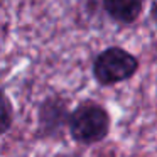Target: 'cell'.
Listing matches in <instances>:
<instances>
[{"mask_svg": "<svg viewBox=\"0 0 157 157\" xmlns=\"http://www.w3.org/2000/svg\"><path fill=\"white\" fill-rule=\"evenodd\" d=\"M150 17H152L154 21L157 22V0H154L152 7H150Z\"/></svg>", "mask_w": 157, "mask_h": 157, "instance_id": "obj_6", "label": "cell"}, {"mask_svg": "<svg viewBox=\"0 0 157 157\" xmlns=\"http://www.w3.org/2000/svg\"><path fill=\"white\" fill-rule=\"evenodd\" d=\"M68 103L61 96H49L39 106V132L42 135L59 132L63 125H68Z\"/></svg>", "mask_w": 157, "mask_h": 157, "instance_id": "obj_3", "label": "cell"}, {"mask_svg": "<svg viewBox=\"0 0 157 157\" xmlns=\"http://www.w3.org/2000/svg\"><path fill=\"white\" fill-rule=\"evenodd\" d=\"M93 78L101 86H113L130 79L139 71V59L123 48L103 49L93 59Z\"/></svg>", "mask_w": 157, "mask_h": 157, "instance_id": "obj_2", "label": "cell"}, {"mask_svg": "<svg viewBox=\"0 0 157 157\" xmlns=\"http://www.w3.org/2000/svg\"><path fill=\"white\" fill-rule=\"evenodd\" d=\"M103 9L118 24H133L144 10V0H103Z\"/></svg>", "mask_w": 157, "mask_h": 157, "instance_id": "obj_4", "label": "cell"}, {"mask_svg": "<svg viewBox=\"0 0 157 157\" xmlns=\"http://www.w3.org/2000/svg\"><path fill=\"white\" fill-rule=\"evenodd\" d=\"M112 120L106 108L95 101L79 103L68 120L69 135L81 145H93L106 139L110 133Z\"/></svg>", "mask_w": 157, "mask_h": 157, "instance_id": "obj_1", "label": "cell"}, {"mask_svg": "<svg viewBox=\"0 0 157 157\" xmlns=\"http://www.w3.org/2000/svg\"><path fill=\"white\" fill-rule=\"evenodd\" d=\"M12 122H14V108L12 103L9 100V96L5 95L4 90H0V135H4L10 130Z\"/></svg>", "mask_w": 157, "mask_h": 157, "instance_id": "obj_5", "label": "cell"}]
</instances>
